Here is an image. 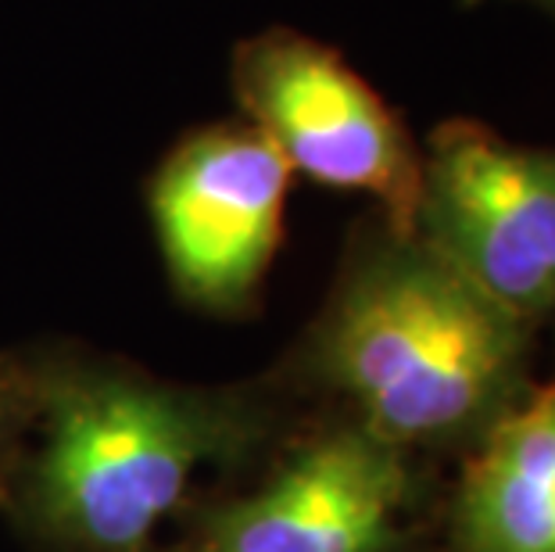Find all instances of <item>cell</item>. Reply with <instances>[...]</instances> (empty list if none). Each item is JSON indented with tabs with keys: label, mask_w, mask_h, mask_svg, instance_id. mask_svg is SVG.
Returning a JSON list of instances; mask_svg holds the SVG:
<instances>
[{
	"label": "cell",
	"mask_w": 555,
	"mask_h": 552,
	"mask_svg": "<svg viewBox=\"0 0 555 552\" xmlns=\"http://www.w3.org/2000/svg\"><path fill=\"white\" fill-rule=\"evenodd\" d=\"M534 331L416 233L359 227L294 377L348 406V424L395 449L488 431L527 395Z\"/></svg>",
	"instance_id": "1"
},
{
	"label": "cell",
	"mask_w": 555,
	"mask_h": 552,
	"mask_svg": "<svg viewBox=\"0 0 555 552\" xmlns=\"http://www.w3.org/2000/svg\"><path fill=\"white\" fill-rule=\"evenodd\" d=\"M29 427L40 434L22 506L73 552H147L205 466L237 463L266 431L244 391H205L115 362H37Z\"/></svg>",
	"instance_id": "2"
},
{
	"label": "cell",
	"mask_w": 555,
	"mask_h": 552,
	"mask_svg": "<svg viewBox=\"0 0 555 552\" xmlns=\"http://www.w3.org/2000/svg\"><path fill=\"white\" fill-rule=\"evenodd\" d=\"M230 84L244 119L291 172L373 194L387 227L416 233L423 147L345 54L305 33L269 29L233 51Z\"/></svg>",
	"instance_id": "3"
},
{
	"label": "cell",
	"mask_w": 555,
	"mask_h": 552,
	"mask_svg": "<svg viewBox=\"0 0 555 552\" xmlns=\"http://www.w3.org/2000/svg\"><path fill=\"white\" fill-rule=\"evenodd\" d=\"M416 238L524 323L555 320V147L441 123L423 147Z\"/></svg>",
	"instance_id": "4"
},
{
	"label": "cell",
	"mask_w": 555,
	"mask_h": 552,
	"mask_svg": "<svg viewBox=\"0 0 555 552\" xmlns=\"http://www.w3.org/2000/svg\"><path fill=\"white\" fill-rule=\"evenodd\" d=\"M291 166L251 123L194 129L151 180V219L176 291L211 312H244L283 241Z\"/></svg>",
	"instance_id": "5"
},
{
	"label": "cell",
	"mask_w": 555,
	"mask_h": 552,
	"mask_svg": "<svg viewBox=\"0 0 555 552\" xmlns=\"http://www.w3.org/2000/svg\"><path fill=\"white\" fill-rule=\"evenodd\" d=\"M409 499L405 452L345 424L291 455L255 496L219 506L194 552H391Z\"/></svg>",
	"instance_id": "6"
},
{
	"label": "cell",
	"mask_w": 555,
	"mask_h": 552,
	"mask_svg": "<svg viewBox=\"0 0 555 552\" xmlns=\"http://www.w3.org/2000/svg\"><path fill=\"white\" fill-rule=\"evenodd\" d=\"M452 552H555V384L483 431L452 502Z\"/></svg>",
	"instance_id": "7"
},
{
	"label": "cell",
	"mask_w": 555,
	"mask_h": 552,
	"mask_svg": "<svg viewBox=\"0 0 555 552\" xmlns=\"http://www.w3.org/2000/svg\"><path fill=\"white\" fill-rule=\"evenodd\" d=\"M33 395H37V362L0 356V480L8 474L15 438L29 427Z\"/></svg>",
	"instance_id": "8"
},
{
	"label": "cell",
	"mask_w": 555,
	"mask_h": 552,
	"mask_svg": "<svg viewBox=\"0 0 555 552\" xmlns=\"http://www.w3.org/2000/svg\"><path fill=\"white\" fill-rule=\"evenodd\" d=\"M466 4H491V0H466ZM509 4H530V8L545 11V15L555 22V0H509Z\"/></svg>",
	"instance_id": "9"
}]
</instances>
